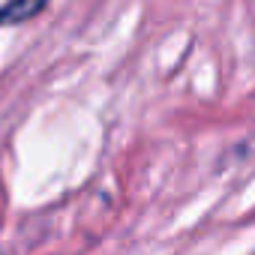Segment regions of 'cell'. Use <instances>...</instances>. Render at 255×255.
Returning a JSON list of instances; mask_svg holds the SVG:
<instances>
[{"instance_id":"2","label":"cell","mask_w":255,"mask_h":255,"mask_svg":"<svg viewBox=\"0 0 255 255\" xmlns=\"http://www.w3.org/2000/svg\"><path fill=\"white\" fill-rule=\"evenodd\" d=\"M0 255H3V252H0Z\"/></svg>"},{"instance_id":"1","label":"cell","mask_w":255,"mask_h":255,"mask_svg":"<svg viewBox=\"0 0 255 255\" xmlns=\"http://www.w3.org/2000/svg\"><path fill=\"white\" fill-rule=\"evenodd\" d=\"M48 6V0H6L0 6V24H24Z\"/></svg>"}]
</instances>
